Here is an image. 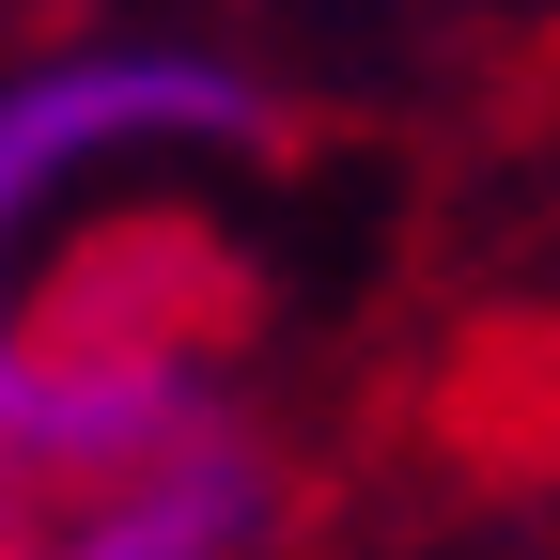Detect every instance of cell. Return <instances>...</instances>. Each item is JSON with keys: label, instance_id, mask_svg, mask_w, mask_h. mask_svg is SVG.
Instances as JSON below:
<instances>
[{"label": "cell", "instance_id": "6da1fadb", "mask_svg": "<svg viewBox=\"0 0 560 560\" xmlns=\"http://www.w3.org/2000/svg\"><path fill=\"white\" fill-rule=\"evenodd\" d=\"M265 125V79L234 47H187V32H94V47H47L0 79V327L32 296V234L62 219L79 187L109 172H187V156H234Z\"/></svg>", "mask_w": 560, "mask_h": 560}, {"label": "cell", "instance_id": "7a4b0ae2", "mask_svg": "<svg viewBox=\"0 0 560 560\" xmlns=\"http://www.w3.org/2000/svg\"><path fill=\"white\" fill-rule=\"evenodd\" d=\"M280 529V467L234 436H187L156 467H125V482H79V514H62L32 560H249Z\"/></svg>", "mask_w": 560, "mask_h": 560}]
</instances>
